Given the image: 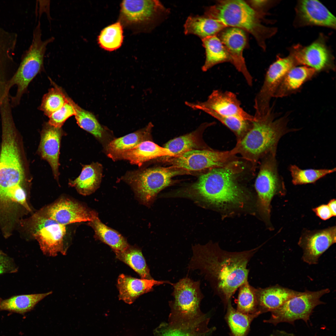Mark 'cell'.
<instances>
[{"instance_id":"obj_19","label":"cell","mask_w":336,"mask_h":336,"mask_svg":"<svg viewBox=\"0 0 336 336\" xmlns=\"http://www.w3.org/2000/svg\"><path fill=\"white\" fill-rule=\"evenodd\" d=\"M223 30L219 38L230 55L232 64L242 74L249 86H251L253 77L248 70L243 56L247 41L245 31L233 27Z\"/></svg>"},{"instance_id":"obj_13","label":"cell","mask_w":336,"mask_h":336,"mask_svg":"<svg viewBox=\"0 0 336 336\" xmlns=\"http://www.w3.org/2000/svg\"><path fill=\"white\" fill-rule=\"evenodd\" d=\"M233 149L224 151L193 149L173 157V166L186 171H198L225 166L237 160Z\"/></svg>"},{"instance_id":"obj_5","label":"cell","mask_w":336,"mask_h":336,"mask_svg":"<svg viewBox=\"0 0 336 336\" xmlns=\"http://www.w3.org/2000/svg\"><path fill=\"white\" fill-rule=\"evenodd\" d=\"M2 142L0 152V192L24 184V173L12 110L0 111Z\"/></svg>"},{"instance_id":"obj_39","label":"cell","mask_w":336,"mask_h":336,"mask_svg":"<svg viewBox=\"0 0 336 336\" xmlns=\"http://www.w3.org/2000/svg\"><path fill=\"white\" fill-rule=\"evenodd\" d=\"M239 289L236 310L245 314L260 312L259 310L256 288L250 285L248 281Z\"/></svg>"},{"instance_id":"obj_34","label":"cell","mask_w":336,"mask_h":336,"mask_svg":"<svg viewBox=\"0 0 336 336\" xmlns=\"http://www.w3.org/2000/svg\"><path fill=\"white\" fill-rule=\"evenodd\" d=\"M226 318L232 336H246L253 320L260 312L245 314L240 312L232 306L231 300L227 306Z\"/></svg>"},{"instance_id":"obj_29","label":"cell","mask_w":336,"mask_h":336,"mask_svg":"<svg viewBox=\"0 0 336 336\" xmlns=\"http://www.w3.org/2000/svg\"><path fill=\"white\" fill-rule=\"evenodd\" d=\"M227 27L217 20L205 15L190 16L184 24V33L186 35H196L201 40L216 35Z\"/></svg>"},{"instance_id":"obj_14","label":"cell","mask_w":336,"mask_h":336,"mask_svg":"<svg viewBox=\"0 0 336 336\" xmlns=\"http://www.w3.org/2000/svg\"><path fill=\"white\" fill-rule=\"evenodd\" d=\"M297 64L292 56L278 57L269 67L260 90L254 100L256 118L266 114L271 110L270 102L286 73Z\"/></svg>"},{"instance_id":"obj_4","label":"cell","mask_w":336,"mask_h":336,"mask_svg":"<svg viewBox=\"0 0 336 336\" xmlns=\"http://www.w3.org/2000/svg\"><path fill=\"white\" fill-rule=\"evenodd\" d=\"M205 15L220 21L226 27L248 32L264 49L266 48L265 40L275 33L274 28L261 24L259 12L243 0L218 1L215 4L207 8Z\"/></svg>"},{"instance_id":"obj_22","label":"cell","mask_w":336,"mask_h":336,"mask_svg":"<svg viewBox=\"0 0 336 336\" xmlns=\"http://www.w3.org/2000/svg\"><path fill=\"white\" fill-rule=\"evenodd\" d=\"M172 283L168 281L138 279L122 274L119 276L117 280L119 298L127 304H131L141 295L152 291L154 286L164 284L172 285Z\"/></svg>"},{"instance_id":"obj_27","label":"cell","mask_w":336,"mask_h":336,"mask_svg":"<svg viewBox=\"0 0 336 336\" xmlns=\"http://www.w3.org/2000/svg\"><path fill=\"white\" fill-rule=\"evenodd\" d=\"M317 72L306 66H295L285 76L277 89L273 97H282L296 92Z\"/></svg>"},{"instance_id":"obj_17","label":"cell","mask_w":336,"mask_h":336,"mask_svg":"<svg viewBox=\"0 0 336 336\" xmlns=\"http://www.w3.org/2000/svg\"><path fill=\"white\" fill-rule=\"evenodd\" d=\"M336 241L335 226L321 230L305 231L298 242L303 251L302 260L309 264H317L321 255Z\"/></svg>"},{"instance_id":"obj_46","label":"cell","mask_w":336,"mask_h":336,"mask_svg":"<svg viewBox=\"0 0 336 336\" xmlns=\"http://www.w3.org/2000/svg\"><path fill=\"white\" fill-rule=\"evenodd\" d=\"M270 336H294L292 333H289L284 331L277 330L275 331Z\"/></svg>"},{"instance_id":"obj_48","label":"cell","mask_w":336,"mask_h":336,"mask_svg":"<svg viewBox=\"0 0 336 336\" xmlns=\"http://www.w3.org/2000/svg\"><path fill=\"white\" fill-rule=\"evenodd\" d=\"M268 1L266 0H253L251 1V3L254 7H262L265 5L267 3Z\"/></svg>"},{"instance_id":"obj_21","label":"cell","mask_w":336,"mask_h":336,"mask_svg":"<svg viewBox=\"0 0 336 336\" xmlns=\"http://www.w3.org/2000/svg\"><path fill=\"white\" fill-rule=\"evenodd\" d=\"M64 134L61 128L55 127L48 122L44 125L41 133V139L38 152L43 159L49 164L55 179L59 175V157L62 137Z\"/></svg>"},{"instance_id":"obj_16","label":"cell","mask_w":336,"mask_h":336,"mask_svg":"<svg viewBox=\"0 0 336 336\" xmlns=\"http://www.w3.org/2000/svg\"><path fill=\"white\" fill-rule=\"evenodd\" d=\"M41 215L66 226L71 223L90 222L94 211L79 203L62 198L37 212Z\"/></svg>"},{"instance_id":"obj_43","label":"cell","mask_w":336,"mask_h":336,"mask_svg":"<svg viewBox=\"0 0 336 336\" xmlns=\"http://www.w3.org/2000/svg\"><path fill=\"white\" fill-rule=\"evenodd\" d=\"M75 112L73 106L68 100V102L62 107L49 117L48 123L55 127L61 128L65 121L69 117L75 115Z\"/></svg>"},{"instance_id":"obj_9","label":"cell","mask_w":336,"mask_h":336,"mask_svg":"<svg viewBox=\"0 0 336 336\" xmlns=\"http://www.w3.org/2000/svg\"><path fill=\"white\" fill-rule=\"evenodd\" d=\"M186 172L173 166L152 168L133 172L128 175L126 180L140 201L149 206L160 191L170 185L173 177Z\"/></svg>"},{"instance_id":"obj_7","label":"cell","mask_w":336,"mask_h":336,"mask_svg":"<svg viewBox=\"0 0 336 336\" xmlns=\"http://www.w3.org/2000/svg\"><path fill=\"white\" fill-rule=\"evenodd\" d=\"M276 154H269L262 159L254 187L257 194L256 209L269 229L272 230L270 219L271 203L276 195L283 196L286 189L282 177L278 172Z\"/></svg>"},{"instance_id":"obj_30","label":"cell","mask_w":336,"mask_h":336,"mask_svg":"<svg viewBox=\"0 0 336 336\" xmlns=\"http://www.w3.org/2000/svg\"><path fill=\"white\" fill-rule=\"evenodd\" d=\"M153 127L150 123L145 128L110 142L107 147L108 156L116 160L118 156L124 151L132 148L145 140L150 135Z\"/></svg>"},{"instance_id":"obj_8","label":"cell","mask_w":336,"mask_h":336,"mask_svg":"<svg viewBox=\"0 0 336 336\" xmlns=\"http://www.w3.org/2000/svg\"><path fill=\"white\" fill-rule=\"evenodd\" d=\"M200 281H194L186 276L172 283L173 300L169 302L171 312L170 322L193 320L205 315L200 309L204 296L200 288Z\"/></svg>"},{"instance_id":"obj_18","label":"cell","mask_w":336,"mask_h":336,"mask_svg":"<svg viewBox=\"0 0 336 336\" xmlns=\"http://www.w3.org/2000/svg\"><path fill=\"white\" fill-rule=\"evenodd\" d=\"M291 55L297 65H304L314 69L316 72L334 68L331 54L324 43L321 40L305 47L296 46Z\"/></svg>"},{"instance_id":"obj_38","label":"cell","mask_w":336,"mask_h":336,"mask_svg":"<svg viewBox=\"0 0 336 336\" xmlns=\"http://www.w3.org/2000/svg\"><path fill=\"white\" fill-rule=\"evenodd\" d=\"M289 170L292 184L298 185L314 183L320 179L335 172L336 168L303 169L295 165H291Z\"/></svg>"},{"instance_id":"obj_35","label":"cell","mask_w":336,"mask_h":336,"mask_svg":"<svg viewBox=\"0 0 336 336\" xmlns=\"http://www.w3.org/2000/svg\"><path fill=\"white\" fill-rule=\"evenodd\" d=\"M116 258L133 269L145 279H153L141 249L129 245L125 250L115 253Z\"/></svg>"},{"instance_id":"obj_12","label":"cell","mask_w":336,"mask_h":336,"mask_svg":"<svg viewBox=\"0 0 336 336\" xmlns=\"http://www.w3.org/2000/svg\"><path fill=\"white\" fill-rule=\"evenodd\" d=\"M169 12L158 0H124L120 4L119 21L123 26L141 30L155 25Z\"/></svg>"},{"instance_id":"obj_25","label":"cell","mask_w":336,"mask_h":336,"mask_svg":"<svg viewBox=\"0 0 336 336\" xmlns=\"http://www.w3.org/2000/svg\"><path fill=\"white\" fill-rule=\"evenodd\" d=\"M301 292L278 284L264 288H256L259 311L261 314L272 312Z\"/></svg>"},{"instance_id":"obj_2","label":"cell","mask_w":336,"mask_h":336,"mask_svg":"<svg viewBox=\"0 0 336 336\" xmlns=\"http://www.w3.org/2000/svg\"><path fill=\"white\" fill-rule=\"evenodd\" d=\"M242 169L238 160L225 166L209 169L197 182L176 196L191 199L202 207L222 213L232 214L244 210L249 207L251 197L237 180V175Z\"/></svg>"},{"instance_id":"obj_3","label":"cell","mask_w":336,"mask_h":336,"mask_svg":"<svg viewBox=\"0 0 336 336\" xmlns=\"http://www.w3.org/2000/svg\"><path fill=\"white\" fill-rule=\"evenodd\" d=\"M272 109L265 115L256 119L245 135L233 148L236 154L250 162L255 169L259 161L267 156L276 154L280 139L287 133L297 129L288 126L286 116L276 119Z\"/></svg>"},{"instance_id":"obj_20","label":"cell","mask_w":336,"mask_h":336,"mask_svg":"<svg viewBox=\"0 0 336 336\" xmlns=\"http://www.w3.org/2000/svg\"><path fill=\"white\" fill-rule=\"evenodd\" d=\"M296 10V21L299 25L336 27L335 17L318 1H299Z\"/></svg>"},{"instance_id":"obj_6","label":"cell","mask_w":336,"mask_h":336,"mask_svg":"<svg viewBox=\"0 0 336 336\" xmlns=\"http://www.w3.org/2000/svg\"><path fill=\"white\" fill-rule=\"evenodd\" d=\"M41 32L40 22L34 30L32 42L28 49L22 55L20 64L15 74L6 83L5 91L9 94L10 90L16 86L17 91L15 95L11 97V107H14L20 104L23 95L26 92L28 87L32 80L42 69L44 57L46 47L53 42L52 37L45 40H41Z\"/></svg>"},{"instance_id":"obj_32","label":"cell","mask_w":336,"mask_h":336,"mask_svg":"<svg viewBox=\"0 0 336 336\" xmlns=\"http://www.w3.org/2000/svg\"><path fill=\"white\" fill-rule=\"evenodd\" d=\"M202 40L206 53L205 62L202 68L203 71L206 72L221 63L229 62L232 64L229 53L217 35L208 37Z\"/></svg>"},{"instance_id":"obj_44","label":"cell","mask_w":336,"mask_h":336,"mask_svg":"<svg viewBox=\"0 0 336 336\" xmlns=\"http://www.w3.org/2000/svg\"><path fill=\"white\" fill-rule=\"evenodd\" d=\"M17 271V268L12 259L0 250V275Z\"/></svg>"},{"instance_id":"obj_36","label":"cell","mask_w":336,"mask_h":336,"mask_svg":"<svg viewBox=\"0 0 336 336\" xmlns=\"http://www.w3.org/2000/svg\"><path fill=\"white\" fill-rule=\"evenodd\" d=\"M68 100L73 106L77 123L79 126L100 140H103L107 132L91 112L82 108L68 96Z\"/></svg>"},{"instance_id":"obj_37","label":"cell","mask_w":336,"mask_h":336,"mask_svg":"<svg viewBox=\"0 0 336 336\" xmlns=\"http://www.w3.org/2000/svg\"><path fill=\"white\" fill-rule=\"evenodd\" d=\"M123 26L119 21L104 28L98 37L100 47L109 51L116 50L120 47L123 42Z\"/></svg>"},{"instance_id":"obj_41","label":"cell","mask_w":336,"mask_h":336,"mask_svg":"<svg viewBox=\"0 0 336 336\" xmlns=\"http://www.w3.org/2000/svg\"><path fill=\"white\" fill-rule=\"evenodd\" d=\"M205 112L216 119L232 131L236 137L237 142L245 135L252 125V122L235 117L223 116L210 110Z\"/></svg>"},{"instance_id":"obj_15","label":"cell","mask_w":336,"mask_h":336,"mask_svg":"<svg viewBox=\"0 0 336 336\" xmlns=\"http://www.w3.org/2000/svg\"><path fill=\"white\" fill-rule=\"evenodd\" d=\"M185 104L194 110H201L204 112L212 111L223 116L235 117L251 122L256 120L254 116L242 108L236 95L229 91L215 90L205 101H186Z\"/></svg>"},{"instance_id":"obj_10","label":"cell","mask_w":336,"mask_h":336,"mask_svg":"<svg viewBox=\"0 0 336 336\" xmlns=\"http://www.w3.org/2000/svg\"><path fill=\"white\" fill-rule=\"evenodd\" d=\"M27 230L38 242L43 253L52 256L60 253L66 254L65 238L66 226L44 217L37 212L23 222Z\"/></svg>"},{"instance_id":"obj_45","label":"cell","mask_w":336,"mask_h":336,"mask_svg":"<svg viewBox=\"0 0 336 336\" xmlns=\"http://www.w3.org/2000/svg\"><path fill=\"white\" fill-rule=\"evenodd\" d=\"M313 212L320 219L324 220L329 219L333 215L327 204H322L313 209Z\"/></svg>"},{"instance_id":"obj_31","label":"cell","mask_w":336,"mask_h":336,"mask_svg":"<svg viewBox=\"0 0 336 336\" xmlns=\"http://www.w3.org/2000/svg\"><path fill=\"white\" fill-rule=\"evenodd\" d=\"M88 224L94 230L96 238L109 245L114 253L124 251L129 246L126 239L120 234L101 221L96 212Z\"/></svg>"},{"instance_id":"obj_1","label":"cell","mask_w":336,"mask_h":336,"mask_svg":"<svg viewBox=\"0 0 336 336\" xmlns=\"http://www.w3.org/2000/svg\"><path fill=\"white\" fill-rule=\"evenodd\" d=\"M259 248L230 252L212 242L204 245L196 244L192 247L193 255L187 268L189 271L199 270L214 294L226 306L237 289L248 281L247 265Z\"/></svg>"},{"instance_id":"obj_26","label":"cell","mask_w":336,"mask_h":336,"mask_svg":"<svg viewBox=\"0 0 336 336\" xmlns=\"http://www.w3.org/2000/svg\"><path fill=\"white\" fill-rule=\"evenodd\" d=\"M173 157L169 150L149 141H143L134 147L124 152L117 157L118 159L128 161L133 164L140 166L145 162L162 156Z\"/></svg>"},{"instance_id":"obj_42","label":"cell","mask_w":336,"mask_h":336,"mask_svg":"<svg viewBox=\"0 0 336 336\" xmlns=\"http://www.w3.org/2000/svg\"><path fill=\"white\" fill-rule=\"evenodd\" d=\"M197 131L171 139L164 147L169 150L174 156L194 149L197 146L196 138Z\"/></svg>"},{"instance_id":"obj_40","label":"cell","mask_w":336,"mask_h":336,"mask_svg":"<svg viewBox=\"0 0 336 336\" xmlns=\"http://www.w3.org/2000/svg\"><path fill=\"white\" fill-rule=\"evenodd\" d=\"M67 97L62 89L54 84L43 96L39 109L49 117L68 102Z\"/></svg>"},{"instance_id":"obj_23","label":"cell","mask_w":336,"mask_h":336,"mask_svg":"<svg viewBox=\"0 0 336 336\" xmlns=\"http://www.w3.org/2000/svg\"><path fill=\"white\" fill-rule=\"evenodd\" d=\"M209 318L205 315L198 319L187 321L170 322L161 324L155 336H208L212 331L208 327Z\"/></svg>"},{"instance_id":"obj_28","label":"cell","mask_w":336,"mask_h":336,"mask_svg":"<svg viewBox=\"0 0 336 336\" xmlns=\"http://www.w3.org/2000/svg\"><path fill=\"white\" fill-rule=\"evenodd\" d=\"M102 173V166L98 162L83 165L80 175L74 180H69V184L81 195H90L99 187Z\"/></svg>"},{"instance_id":"obj_33","label":"cell","mask_w":336,"mask_h":336,"mask_svg":"<svg viewBox=\"0 0 336 336\" xmlns=\"http://www.w3.org/2000/svg\"><path fill=\"white\" fill-rule=\"evenodd\" d=\"M52 293L20 295L0 299V310L24 314L32 310L40 301Z\"/></svg>"},{"instance_id":"obj_24","label":"cell","mask_w":336,"mask_h":336,"mask_svg":"<svg viewBox=\"0 0 336 336\" xmlns=\"http://www.w3.org/2000/svg\"><path fill=\"white\" fill-rule=\"evenodd\" d=\"M17 38L16 33L0 28V82L5 85L18 66L14 58Z\"/></svg>"},{"instance_id":"obj_47","label":"cell","mask_w":336,"mask_h":336,"mask_svg":"<svg viewBox=\"0 0 336 336\" xmlns=\"http://www.w3.org/2000/svg\"><path fill=\"white\" fill-rule=\"evenodd\" d=\"M336 201L335 199L331 200L328 203V205L330 209L333 216L335 217L336 215Z\"/></svg>"},{"instance_id":"obj_11","label":"cell","mask_w":336,"mask_h":336,"mask_svg":"<svg viewBox=\"0 0 336 336\" xmlns=\"http://www.w3.org/2000/svg\"><path fill=\"white\" fill-rule=\"evenodd\" d=\"M330 292L329 289L326 288L316 291L301 292L272 312L270 318L264 322L274 325L282 322L294 324L296 320H302L307 324L315 307L324 304L320 300V298Z\"/></svg>"}]
</instances>
